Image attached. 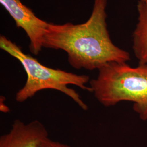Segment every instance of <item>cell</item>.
<instances>
[{"mask_svg":"<svg viewBox=\"0 0 147 147\" xmlns=\"http://www.w3.org/2000/svg\"><path fill=\"white\" fill-rule=\"evenodd\" d=\"M107 2L95 0L91 16L83 24H50L43 47L64 51L70 65L77 69L99 70L108 63L130 61V53L111 39L106 22Z\"/></svg>","mask_w":147,"mask_h":147,"instance_id":"6da1fadb","label":"cell"},{"mask_svg":"<svg viewBox=\"0 0 147 147\" xmlns=\"http://www.w3.org/2000/svg\"><path fill=\"white\" fill-rule=\"evenodd\" d=\"M98 70L96 78L89 81L96 100L106 107L132 102L140 118L147 121V65L132 67L125 62H111Z\"/></svg>","mask_w":147,"mask_h":147,"instance_id":"7a4b0ae2","label":"cell"},{"mask_svg":"<svg viewBox=\"0 0 147 147\" xmlns=\"http://www.w3.org/2000/svg\"><path fill=\"white\" fill-rule=\"evenodd\" d=\"M0 48L17 59L26 73L25 84L16 93L15 98L17 102H25L40 90L53 89L68 96L83 110H88V106L80 95L68 86L74 85L92 93L90 87L87 86L90 80L89 76L47 67L37 59L24 53L20 47L3 36L0 37Z\"/></svg>","mask_w":147,"mask_h":147,"instance_id":"3957f363","label":"cell"},{"mask_svg":"<svg viewBox=\"0 0 147 147\" xmlns=\"http://www.w3.org/2000/svg\"><path fill=\"white\" fill-rule=\"evenodd\" d=\"M0 3L13 18L16 26L26 33L30 40L31 52L38 55L43 47V40L50 23L38 18L20 0H0Z\"/></svg>","mask_w":147,"mask_h":147,"instance_id":"277c9868","label":"cell"},{"mask_svg":"<svg viewBox=\"0 0 147 147\" xmlns=\"http://www.w3.org/2000/svg\"><path fill=\"white\" fill-rule=\"evenodd\" d=\"M47 137V129L40 121L26 124L16 119L9 131L0 137V147H39Z\"/></svg>","mask_w":147,"mask_h":147,"instance_id":"5b68a950","label":"cell"},{"mask_svg":"<svg viewBox=\"0 0 147 147\" xmlns=\"http://www.w3.org/2000/svg\"><path fill=\"white\" fill-rule=\"evenodd\" d=\"M138 22L132 35V49L138 64L147 65V3L138 1Z\"/></svg>","mask_w":147,"mask_h":147,"instance_id":"8992f818","label":"cell"},{"mask_svg":"<svg viewBox=\"0 0 147 147\" xmlns=\"http://www.w3.org/2000/svg\"><path fill=\"white\" fill-rule=\"evenodd\" d=\"M39 147H71L67 144L54 141L49 137L43 140L39 144Z\"/></svg>","mask_w":147,"mask_h":147,"instance_id":"52a82bcc","label":"cell"},{"mask_svg":"<svg viewBox=\"0 0 147 147\" xmlns=\"http://www.w3.org/2000/svg\"><path fill=\"white\" fill-rule=\"evenodd\" d=\"M5 98L3 96H1L0 100V111L3 113H8L10 111L9 107L5 103Z\"/></svg>","mask_w":147,"mask_h":147,"instance_id":"ba28073f","label":"cell"},{"mask_svg":"<svg viewBox=\"0 0 147 147\" xmlns=\"http://www.w3.org/2000/svg\"><path fill=\"white\" fill-rule=\"evenodd\" d=\"M139 1L143 2H144L146 3H147V0H139Z\"/></svg>","mask_w":147,"mask_h":147,"instance_id":"9c48e42d","label":"cell"}]
</instances>
